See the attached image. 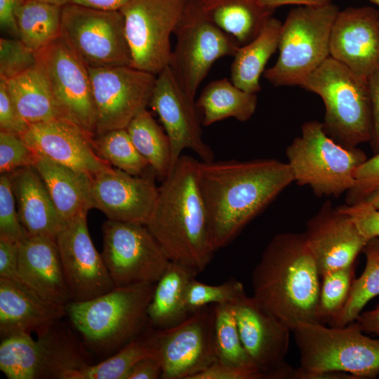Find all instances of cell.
I'll return each mask as SVG.
<instances>
[{"label":"cell","instance_id":"6da1fadb","mask_svg":"<svg viewBox=\"0 0 379 379\" xmlns=\"http://www.w3.org/2000/svg\"><path fill=\"white\" fill-rule=\"evenodd\" d=\"M199 186L215 251L232 241L291 183L289 165L275 159L204 162Z\"/></svg>","mask_w":379,"mask_h":379},{"label":"cell","instance_id":"7a4b0ae2","mask_svg":"<svg viewBox=\"0 0 379 379\" xmlns=\"http://www.w3.org/2000/svg\"><path fill=\"white\" fill-rule=\"evenodd\" d=\"M200 161L182 155L161 181L146 226L171 262L196 275L215 252L199 181Z\"/></svg>","mask_w":379,"mask_h":379},{"label":"cell","instance_id":"3957f363","mask_svg":"<svg viewBox=\"0 0 379 379\" xmlns=\"http://www.w3.org/2000/svg\"><path fill=\"white\" fill-rule=\"evenodd\" d=\"M251 284L253 296L291 331L300 322L319 323L321 274L304 232L274 235L253 270Z\"/></svg>","mask_w":379,"mask_h":379},{"label":"cell","instance_id":"277c9868","mask_svg":"<svg viewBox=\"0 0 379 379\" xmlns=\"http://www.w3.org/2000/svg\"><path fill=\"white\" fill-rule=\"evenodd\" d=\"M300 353L293 378H374L379 375V338L364 334L356 321L343 327L298 323L292 330Z\"/></svg>","mask_w":379,"mask_h":379},{"label":"cell","instance_id":"5b68a950","mask_svg":"<svg viewBox=\"0 0 379 379\" xmlns=\"http://www.w3.org/2000/svg\"><path fill=\"white\" fill-rule=\"evenodd\" d=\"M155 284L114 287L84 301H70L67 314L85 347L112 354L150 328L147 309Z\"/></svg>","mask_w":379,"mask_h":379},{"label":"cell","instance_id":"8992f818","mask_svg":"<svg viewBox=\"0 0 379 379\" xmlns=\"http://www.w3.org/2000/svg\"><path fill=\"white\" fill-rule=\"evenodd\" d=\"M299 86L321 97L323 128L338 144L351 149L370 142L372 113L366 80L329 56Z\"/></svg>","mask_w":379,"mask_h":379},{"label":"cell","instance_id":"52a82bcc","mask_svg":"<svg viewBox=\"0 0 379 379\" xmlns=\"http://www.w3.org/2000/svg\"><path fill=\"white\" fill-rule=\"evenodd\" d=\"M294 182L308 186L318 197H338L354 185L357 168L367 159L365 152L345 148L331 138L321 122H305L301 134L286 149Z\"/></svg>","mask_w":379,"mask_h":379},{"label":"cell","instance_id":"ba28073f","mask_svg":"<svg viewBox=\"0 0 379 379\" xmlns=\"http://www.w3.org/2000/svg\"><path fill=\"white\" fill-rule=\"evenodd\" d=\"M339 11L333 3L291 10L281 25L278 58L265 70V79L274 86H300L330 56V35Z\"/></svg>","mask_w":379,"mask_h":379},{"label":"cell","instance_id":"9c48e42d","mask_svg":"<svg viewBox=\"0 0 379 379\" xmlns=\"http://www.w3.org/2000/svg\"><path fill=\"white\" fill-rule=\"evenodd\" d=\"M34 340L21 333L4 338L0 370L8 379H70L88 364L86 354L71 333L58 322Z\"/></svg>","mask_w":379,"mask_h":379},{"label":"cell","instance_id":"30bf717a","mask_svg":"<svg viewBox=\"0 0 379 379\" xmlns=\"http://www.w3.org/2000/svg\"><path fill=\"white\" fill-rule=\"evenodd\" d=\"M176 41L168 67L182 88L194 99L213 63L234 55L237 41L209 21L194 0H187L174 31Z\"/></svg>","mask_w":379,"mask_h":379},{"label":"cell","instance_id":"8fae6325","mask_svg":"<svg viewBox=\"0 0 379 379\" xmlns=\"http://www.w3.org/2000/svg\"><path fill=\"white\" fill-rule=\"evenodd\" d=\"M60 36L88 67L131 65L119 11L69 3L62 7Z\"/></svg>","mask_w":379,"mask_h":379},{"label":"cell","instance_id":"7c38bea8","mask_svg":"<svg viewBox=\"0 0 379 379\" xmlns=\"http://www.w3.org/2000/svg\"><path fill=\"white\" fill-rule=\"evenodd\" d=\"M101 255L115 287L156 284L171 262L146 225L110 220L102 225Z\"/></svg>","mask_w":379,"mask_h":379},{"label":"cell","instance_id":"4fadbf2b","mask_svg":"<svg viewBox=\"0 0 379 379\" xmlns=\"http://www.w3.org/2000/svg\"><path fill=\"white\" fill-rule=\"evenodd\" d=\"M187 0H130L119 11L124 25L131 66L157 75L168 66L170 37Z\"/></svg>","mask_w":379,"mask_h":379},{"label":"cell","instance_id":"5bb4252c","mask_svg":"<svg viewBox=\"0 0 379 379\" xmlns=\"http://www.w3.org/2000/svg\"><path fill=\"white\" fill-rule=\"evenodd\" d=\"M36 57L62 118L94 138L95 114L88 67L60 36L37 51Z\"/></svg>","mask_w":379,"mask_h":379},{"label":"cell","instance_id":"9a60e30c","mask_svg":"<svg viewBox=\"0 0 379 379\" xmlns=\"http://www.w3.org/2000/svg\"><path fill=\"white\" fill-rule=\"evenodd\" d=\"M95 114V135L126 128L149 105L157 75L131 65L88 67Z\"/></svg>","mask_w":379,"mask_h":379},{"label":"cell","instance_id":"2e32d148","mask_svg":"<svg viewBox=\"0 0 379 379\" xmlns=\"http://www.w3.org/2000/svg\"><path fill=\"white\" fill-rule=\"evenodd\" d=\"M214 304L205 306L178 325L153 328L161 379H192L216 361Z\"/></svg>","mask_w":379,"mask_h":379},{"label":"cell","instance_id":"e0dca14e","mask_svg":"<svg viewBox=\"0 0 379 379\" xmlns=\"http://www.w3.org/2000/svg\"><path fill=\"white\" fill-rule=\"evenodd\" d=\"M232 305L242 344L263 379L293 378L286 360L291 329L246 293Z\"/></svg>","mask_w":379,"mask_h":379},{"label":"cell","instance_id":"ac0fdd59","mask_svg":"<svg viewBox=\"0 0 379 379\" xmlns=\"http://www.w3.org/2000/svg\"><path fill=\"white\" fill-rule=\"evenodd\" d=\"M149 105L159 116L170 140L171 169L185 149L194 152L201 161L215 160L213 150L203 140L194 99L182 88L168 66L157 75Z\"/></svg>","mask_w":379,"mask_h":379},{"label":"cell","instance_id":"d6986e66","mask_svg":"<svg viewBox=\"0 0 379 379\" xmlns=\"http://www.w3.org/2000/svg\"><path fill=\"white\" fill-rule=\"evenodd\" d=\"M56 242L71 301L91 300L115 287L90 237L87 214L70 222Z\"/></svg>","mask_w":379,"mask_h":379},{"label":"cell","instance_id":"ffe728a7","mask_svg":"<svg viewBox=\"0 0 379 379\" xmlns=\"http://www.w3.org/2000/svg\"><path fill=\"white\" fill-rule=\"evenodd\" d=\"M329 53L367 81L379 67V11L371 6L339 11L331 28Z\"/></svg>","mask_w":379,"mask_h":379},{"label":"cell","instance_id":"44dd1931","mask_svg":"<svg viewBox=\"0 0 379 379\" xmlns=\"http://www.w3.org/2000/svg\"><path fill=\"white\" fill-rule=\"evenodd\" d=\"M154 176V172L133 175L115 167L98 173L91 180L94 208L107 220L146 225L158 194Z\"/></svg>","mask_w":379,"mask_h":379},{"label":"cell","instance_id":"7402d4cb","mask_svg":"<svg viewBox=\"0 0 379 379\" xmlns=\"http://www.w3.org/2000/svg\"><path fill=\"white\" fill-rule=\"evenodd\" d=\"M304 233L321 276L355 265L368 241L352 217L330 201L307 221Z\"/></svg>","mask_w":379,"mask_h":379},{"label":"cell","instance_id":"603a6c76","mask_svg":"<svg viewBox=\"0 0 379 379\" xmlns=\"http://www.w3.org/2000/svg\"><path fill=\"white\" fill-rule=\"evenodd\" d=\"M20 135L39 157L85 173L91 178L112 167L95 151L94 138L66 119L31 124Z\"/></svg>","mask_w":379,"mask_h":379},{"label":"cell","instance_id":"cb8c5ba5","mask_svg":"<svg viewBox=\"0 0 379 379\" xmlns=\"http://www.w3.org/2000/svg\"><path fill=\"white\" fill-rule=\"evenodd\" d=\"M15 282L48 302L66 307L71 297L55 239L29 235L19 243Z\"/></svg>","mask_w":379,"mask_h":379},{"label":"cell","instance_id":"d4e9b609","mask_svg":"<svg viewBox=\"0 0 379 379\" xmlns=\"http://www.w3.org/2000/svg\"><path fill=\"white\" fill-rule=\"evenodd\" d=\"M67 314L66 307L48 302L10 279L0 278V336L44 333Z\"/></svg>","mask_w":379,"mask_h":379},{"label":"cell","instance_id":"484cf974","mask_svg":"<svg viewBox=\"0 0 379 379\" xmlns=\"http://www.w3.org/2000/svg\"><path fill=\"white\" fill-rule=\"evenodd\" d=\"M20 222L29 236L55 239L67 225L58 213L34 166L9 173Z\"/></svg>","mask_w":379,"mask_h":379},{"label":"cell","instance_id":"4316f807","mask_svg":"<svg viewBox=\"0 0 379 379\" xmlns=\"http://www.w3.org/2000/svg\"><path fill=\"white\" fill-rule=\"evenodd\" d=\"M34 167L58 213L67 225L94 208L90 176L44 157H39Z\"/></svg>","mask_w":379,"mask_h":379},{"label":"cell","instance_id":"83f0119b","mask_svg":"<svg viewBox=\"0 0 379 379\" xmlns=\"http://www.w3.org/2000/svg\"><path fill=\"white\" fill-rule=\"evenodd\" d=\"M201 13L239 46L254 39L275 10L258 0H194Z\"/></svg>","mask_w":379,"mask_h":379},{"label":"cell","instance_id":"f1b7e54d","mask_svg":"<svg viewBox=\"0 0 379 379\" xmlns=\"http://www.w3.org/2000/svg\"><path fill=\"white\" fill-rule=\"evenodd\" d=\"M196 274L190 269L170 262L155 284L147 309L150 327L166 329L181 323L190 314L185 307V294L190 281Z\"/></svg>","mask_w":379,"mask_h":379},{"label":"cell","instance_id":"f546056e","mask_svg":"<svg viewBox=\"0 0 379 379\" xmlns=\"http://www.w3.org/2000/svg\"><path fill=\"white\" fill-rule=\"evenodd\" d=\"M281 25L280 20L271 17L254 39L238 48L231 66V81L235 86L251 93L261 90L260 78L278 48Z\"/></svg>","mask_w":379,"mask_h":379},{"label":"cell","instance_id":"4dcf8cb0","mask_svg":"<svg viewBox=\"0 0 379 379\" xmlns=\"http://www.w3.org/2000/svg\"><path fill=\"white\" fill-rule=\"evenodd\" d=\"M5 81L14 105L28 124L63 119L47 81L36 65Z\"/></svg>","mask_w":379,"mask_h":379},{"label":"cell","instance_id":"1f68e13d","mask_svg":"<svg viewBox=\"0 0 379 379\" xmlns=\"http://www.w3.org/2000/svg\"><path fill=\"white\" fill-rule=\"evenodd\" d=\"M257 102L256 93L246 92L232 81L221 79L204 88L196 105L202 112V124L209 126L227 118L245 122L255 113Z\"/></svg>","mask_w":379,"mask_h":379},{"label":"cell","instance_id":"d6a6232c","mask_svg":"<svg viewBox=\"0 0 379 379\" xmlns=\"http://www.w3.org/2000/svg\"><path fill=\"white\" fill-rule=\"evenodd\" d=\"M62 7L24 1L15 13L19 39L36 53L61 34Z\"/></svg>","mask_w":379,"mask_h":379},{"label":"cell","instance_id":"836d02e7","mask_svg":"<svg viewBox=\"0 0 379 379\" xmlns=\"http://www.w3.org/2000/svg\"><path fill=\"white\" fill-rule=\"evenodd\" d=\"M126 131L156 177L163 181L171 169V147L165 131L147 109L141 110L131 121Z\"/></svg>","mask_w":379,"mask_h":379},{"label":"cell","instance_id":"e575fe53","mask_svg":"<svg viewBox=\"0 0 379 379\" xmlns=\"http://www.w3.org/2000/svg\"><path fill=\"white\" fill-rule=\"evenodd\" d=\"M152 331L150 327L98 364H88L75 371L70 379H126L140 359L155 353Z\"/></svg>","mask_w":379,"mask_h":379},{"label":"cell","instance_id":"d590c367","mask_svg":"<svg viewBox=\"0 0 379 379\" xmlns=\"http://www.w3.org/2000/svg\"><path fill=\"white\" fill-rule=\"evenodd\" d=\"M215 349L216 361L258 374L263 379L240 338L231 303L214 304Z\"/></svg>","mask_w":379,"mask_h":379},{"label":"cell","instance_id":"8d00e7d4","mask_svg":"<svg viewBox=\"0 0 379 379\" xmlns=\"http://www.w3.org/2000/svg\"><path fill=\"white\" fill-rule=\"evenodd\" d=\"M362 253L366 257L364 270L354 279L345 307L333 327H343L356 321L366 305L379 295V238L369 239Z\"/></svg>","mask_w":379,"mask_h":379},{"label":"cell","instance_id":"74e56055","mask_svg":"<svg viewBox=\"0 0 379 379\" xmlns=\"http://www.w3.org/2000/svg\"><path fill=\"white\" fill-rule=\"evenodd\" d=\"M93 145L96 153L114 167L133 175H142L151 168L133 145L126 128L97 135Z\"/></svg>","mask_w":379,"mask_h":379},{"label":"cell","instance_id":"f35d334b","mask_svg":"<svg viewBox=\"0 0 379 379\" xmlns=\"http://www.w3.org/2000/svg\"><path fill=\"white\" fill-rule=\"evenodd\" d=\"M355 265L338 268L321 276L319 323L332 326L347 303L355 277Z\"/></svg>","mask_w":379,"mask_h":379},{"label":"cell","instance_id":"ab89813d","mask_svg":"<svg viewBox=\"0 0 379 379\" xmlns=\"http://www.w3.org/2000/svg\"><path fill=\"white\" fill-rule=\"evenodd\" d=\"M246 293L242 283L230 278L219 285H209L192 279L185 294V307L192 314L210 305L233 303Z\"/></svg>","mask_w":379,"mask_h":379},{"label":"cell","instance_id":"60d3db41","mask_svg":"<svg viewBox=\"0 0 379 379\" xmlns=\"http://www.w3.org/2000/svg\"><path fill=\"white\" fill-rule=\"evenodd\" d=\"M36 65V53L20 39L1 38L0 79L8 81Z\"/></svg>","mask_w":379,"mask_h":379},{"label":"cell","instance_id":"b9f144b4","mask_svg":"<svg viewBox=\"0 0 379 379\" xmlns=\"http://www.w3.org/2000/svg\"><path fill=\"white\" fill-rule=\"evenodd\" d=\"M9 173L0 176V239L20 243L29 236L22 225Z\"/></svg>","mask_w":379,"mask_h":379},{"label":"cell","instance_id":"7bdbcfd3","mask_svg":"<svg viewBox=\"0 0 379 379\" xmlns=\"http://www.w3.org/2000/svg\"><path fill=\"white\" fill-rule=\"evenodd\" d=\"M39 157L20 134L0 131V173H11L24 167L34 166Z\"/></svg>","mask_w":379,"mask_h":379},{"label":"cell","instance_id":"ee69618b","mask_svg":"<svg viewBox=\"0 0 379 379\" xmlns=\"http://www.w3.org/2000/svg\"><path fill=\"white\" fill-rule=\"evenodd\" d=\"M379 187V153L367 158L355 171L353 186L345 193V204L364 201Z\"/></svg>","mask_w":379,"mask_h":379},{"label":"cell","instance_id":"f6af8a7d","mask_svg":"<svg viewBox=\"0 0 379 379\" xmlns=\"http://www.w3.org/2000/svg\"><path fill=\"white\" fill-rule=\"evenodd\" d=\"M340 207L352 217L360 232L368 241L379 238V210L365 201L352 206L345 204Z\"/></svg>","mask_w":379,"mask_h":379},{"label":"cell","instance_id":"bcb514c9","mask_svg":"<svg viewBox=\"0 0 379 379\" xmlns=\"http://www.w3.org/2000/svg\"><path fill=\"white\" fill-rule=\"evenodd\" d=\"M29 126L20 116L7 89L6 81L0 79V130L21 134Z\"/></svg>","mask_w":379,"mask_h":379},{"label":"cell","instance_id":"7dc6e473","mask_svg":"<svg viewBox=\"0 0 379 379\" xmlns=\"http://www.w3.org/2000/svg\"><path fill=\"white\" fill-rule=\"evenodd\" d=\"M19 243L0 239V278L17 281Z\"/></svg>","mask_w":379,"mask_h":379},{"label":"cell","instance_id":"c3c4849f","mask_svg":"<svg viewBox=\"0 0 379 379\" xmlns=\"http://www.w3.org/2000/svg\"><path fill=\"white\" fill-rule=\"evenodd\" d=\"M369 91L371 113L372 134L369 142L372 152L379 153V67L367 80Z\"/></svg>","mask_w":379,"mask_h":379},{"label":"cell","instance_id":"681fc988","mask_svg":"<svg viewBox=\"0 0 379 379\" xmlns=\"http://www.w3.org/2000/svg\"><path fill=\"white\" fill-rule=\"evenodd\" d=\"M192 379H261L258 374L230 367L218 361L195 375Z\"/></svg>","mask_w":379,"mask_h":379},{"label":"cell","instance_id":"f907efd6","mask_svg":"<svg viewBox=\"0 0 379 379\" xmlns=\"http://www.w3.org/2000/svg\"><path fill=\"white\" fill-rule=\"evenodd\" d=\"M162 366L156 353L140 359L131 370L126 379H158L162 376Z\"/></svg>","mask_w":379,"mask_h":379},{"label":"cell","instance_id":"816d5d0a","mask_svg":"<svg viewBox=\"0 0 379 379\" xmlns=\"http://www.w3.org/2000/svg\"><path fill=\"white\" fill-rule=\"evenodd\" d=\"M25 0H0V25L1 29L18 36L15 13Z\"/></svg>","mask_w":379,"mask_h":379},{"label":"cell","instance_id":"f5cc1de1","mask_svg":"<svg viewBox=\"0 0 379 379\" xmlns=\"http://www.w3.org/2000/svg\"><path fill=\"white\" fill-rule=\"evenodd\" d=\"M356 321L364 333L379 336V304L371 310L361 312Z\"/></svg>","mask_w":379,"mask_h":379},{"label":"cell","instance_id":"db71d44e","mask_svg":"<svg viewBox=\"0 0 379 379\" xmlns=\"http://www.w3.org/2000/svg\"><path fill=\"white\" fill-rule=\"evenodd\" d=\"M130 0H70L71 4L105 11H119Z\"/></svg>","mask_w":379,"mask_h":379},{"label":"cell","instance_id":"11a10c76","mask_svg":"<svg viewBox=\"0 0 379 379\" xmlns=\"http://www.w3.org/2000/svg\"><path fill=\"white\" fill-rule=\"evenodd\" d=\"M263 7L275 10L284 5L323 6L332 3V0H258Z\"/></svg>","mask_w":379,"mask_h":379},{"label":"cell","instance_id":"9f6ffc18","mask_svg":"<svg viewBox=\"0 0 379 379\" xmlns=\"http://www.w3.org/2000/svg\"><path fill=\"white\" fill-rule=\"evenodd\" d=\"M364 201L379 210V187L372 192Z\"/></svg>","mask_w":379,"mask_h":379},{"label":"cell","instance_id":"6f0895ef","mask_svg":"<svg viewBox=\"0 0 379 379\" xmlns=\"http://www.w3.org/2000/svg\"><path fill=\"white\" fill-rule=\"evenodd\" d=\"M25 1H39V2L56 5V6H59L62 7L70 3V0H25Z\"/></svg>","mask_w":379,"mask_h":379},{"label":"cell","instance_id":"680465c9","mask_svg":"<svg viewBox=\"0 0 379 379\" xmlns=\"http://www.w3.org/2000/svg\"><path fill=\"white\" fill-rule=\"evenodd\" d=\"M368 1L379 6V0H368Z\"/></svg>","mask_w":379,"mask_h":379}]
</instances>
